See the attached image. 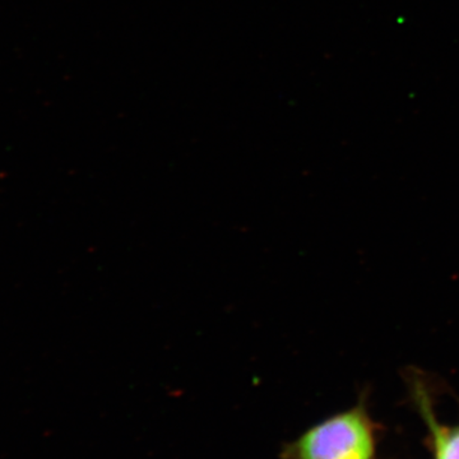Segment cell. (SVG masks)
Masks as SVG:
<instances>
[{
	"mask_svg": "<svg viewBox=\"0 0 459 459\" xmlns=\"http://www.w3.org/2000/svg\"><path fill=\"white\" fill-rule=\"evenodd\" d=\"M416 400L421 409L422 418L430 429L435 459H459V427H446L435 420L427 394L416 388Z\"/></svg>",
	"mask_w": 459,
	"mask_h": 459,
	"instance_id": "7a4b0ae2",
	"label": "cell"
},
{
	"mask_svg": "<svg viewBox=\"0 0 459 459\" xmlns=\"http://www.w3.org/2000/svg\"><path fill=\"white\" fill-rule=\"evenodd\" d=\"M374 427L364 406L332 416L305 431L282 459H374Z\"/></svg>",
	"mask_w": 459,
	"mask_h": 459,
	"instance_id": "6da1fadb",
	"label": "cell"
}]
</instances>
